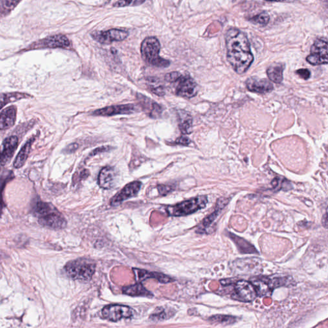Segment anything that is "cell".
Returning a JSON list of instances; mask_svg holds the SVG:
<instances>
[{
    "mask_svg": "<svg viewBox=\"0 0 328 328\" xmlns=\"http://www.w3.org/2000/svg\"><path fill=\"white\" fill-rule=\"evenodd\" d=\"M246 87L249 91L259 94L269 93L274 89L273 84L265 78L250 77L245 82Z\"/></svg>",
    "mask_w": 328,
    "mask_h": 328,
    "instance_id": "15",
    "label": "cell"
},
{
    "mask_svg": "<svg viewBox=\"0 0 328 328\" xmlns=\"http://www.w3.org/2000/svg\"><path fill=\"white\" fill-rule=\"evenodd\" d=\"M257 296V293L254 286L251 282L245 280L237 281L231 294L233 299L245 303L253 301Z\"/></svg>",
    "mask_w": 328,
    "mask_h": 328,
    "instance_id": "8",
    "label": "cell"
},
{
    "mask_svg": "<svg viewBox=\"0 0 328 328\" xmlns=\"http://www.w3.org/2000/svg\"><path fill=\"white\" fill-rule=\"evenodd\" d=\"M229 198H220L217 201L216 207L215 210L212 214L209 215L208 217L204 219L201 223L200 226L197 229V232L203 233L206 232L207 229H208L210 225L214 222L215 219L217 218L219 215L220 214L223 209L228 204Z\"/></svg>",
    "mask_w": 328,
    "mask_h": 328,
    "instance_id": "17",
    "label": "cell"
},
{
    "mask_svg": "<svg viewBox=\"0 0 328 328\" xmlns=\"http://www.w3.org/2000/svg\"><path fill=\"white\" fill-rule=\"evenodd\" d=\"M225 41L227 60L237 73H244L254 60L246 34L236 28H231L225 34Z\"/></svg>",
    "mask_w": 328,
    "mask_h": 328,
    "instance_id": "1",
    "label": "cell"
},
{
    "mask_svg": "<svg viewBox=\"0 0 328 328\" xmlns=\"http://www.w3.org/2000/svg\"><path fill=\"white\" fill-rule=\"evenodd\" d=\"M19 140L17 137H9L4 140L0 148V170L6 166L13 158L17 150Z\"/></svg>",
    "mask_w": 328,
    "mask_h": 328,
    "instance_id": "12",
    "label": "cell"
},
{
    "mask_svg": "<svg viewBox=\"0 0 328 328\" xmlns=\"http://www.w3.org/2000/svg\"><path fill=\"white\" fill-rule=\"evenodd\" d=\"M149 84L148 86L151 91L156 94L157 96H163L165 95V89L164 86L159 84V82H157V78H150L148 79Z\"/></svg>",
    "mask_w": 328,
    "mask_h": 328,
    "instance_id": "31",
    "label": "cell"
},
{
    "mask_svg": "<svg viewBox=\"0 0 328 328\" xmlns=\"http://www.w3.org/2000/svg\"><path fill=\"white\" fill-rule=\"evenodd\" d=\"M102 312L104 319L112 322H117L122 319H128L132 317L134 311L127 306L110 305L104 307Z\"/></svg>",
    "mask_w": 328,
    "mask_h": 328,
    "instance_id": "10",
    "label": "cell"
},
{
    "mask_svg": "<svg viewBox=\"0 0 328 328\" xmlns=\"http://www.w3.org/2000/svg\"><path fill=\"white\" fill-rule=\"evenodd\" d=\"M190 140L185 136L180 137V138H177L176 141H175V144L183 145V146H188L190 144Z\"/></svg>",
    "mask_w": 328,
    "mask_h": 328,
    "instance_id": "38",
    "label": "cell"
},
{
    "mask_svg": "<svg viewBox=\"0 0 328 328\" xmlns=\"http://www.w3.org/2000/svg\"><path fill=\"white\" fill-rule=\"evenodd\" d=\"M70 46L71 43L66 35H55L50 36L32 43L27 50L44 49V48H67Z\"/></svg>",
    "mask_w": 328,
    "mask_h": 328,
    "instance_id": "9",
    "label": "cell"
},
{
    "mask_svg": "<svg viewBox=\"0 0 328 328\" xmlns=\"http://www.w3.org/2000/svg\"><path fill=\"white\" fill-rule=\"evenodd\" d=\"M307 61L313 66L328 64V40L327 38H319L315 40L311 47V54L307 57Z\"/></svg>",
    "mask_w": 328,
    "mask_h": 328,
    "instance_id": "7",
    "label": "cell"
},
{
    "mask_svg": "<svg viewBox=\"0 0 328 328\" xmlns=\"http://www.w3.org/2000/svg\"><path fill=\"white\" fill-rule=\"evenodd\" d=\"M137 98L143 111L146 112L150 118H160L162 113V106L160 104L142 94H137Z\"/></svg>",
    "mask_w": 328,
    "mask_h": 328,
    "instance_id": "16",
    "label": "cell"
},
{
    "mask_svg": "<svg viewBox=\"0 0 328 328\" xmlns=\"http://www.w3.org/2000/svg\"><path fill=\"white\" fill-rule=\"evenodd\" d=\"M88 175H89V172H88V170H85L82 171V172L80 173L79 177L80 180H84V179L87 178Z\"/></svg>",
    "mask_w": 328,
    "mask_h": 328,
    "instance_id": "40",
    "label": "cell"
},
{
    "mask_svg": "<svg viewBox=\"0 0 328 328\" xmlns=\"http://www.w3.org/2000/svg\"><path fill=\"white\" fill-rule=\"evenodd\" d=\"M19 3V1H9V0L0 1V17H5L9 15Z\"/></svg>",
    "mask_w": 328,
    "mask_h": 328,
    "instance_id": "30",
    "label": "cell"
},
{
    "mask_svg": "<svg viewBox=\"0 0 328 328\" xmlns=\"http://www.w3.org/2000/svg\"><path fill=\"white\" fill-rule=\"evenodd\" d=\"M122 292L126 295H131V296H143V297H152V293L149 292L148 290L145 289L144 286L141 283H138L136 284L128 286V287H124L122 289Z\"/></svg>",
    "mask_w": 328,
    "mask_h": 328,
    "instance_id": "26",
    "label": "cell"
},
{
    "mask_svg": "<svg viewBox=\"0 0 328 328\" xmlns=\"http://www.w3.org/2000/svg\"><path fill=\"white\" fill-rule=\"evenodd\" d=\"M211 324H220L223 325H229L234 324L237 321V318L234 316L228 315H215L209 318Z\"/></svg>",
    "mask_w": 328,
    "mask_h": 328,
    "instance_id": "29",
    "label": "cell"
},
{
    "mask_svg": "<svg viewBox=\"0 0 328 328\" xmlns=\"http://www.w3.org/2000/svg\"><path fill=\"white\" fill-rule=\"evenodd\" d=\"M142 183L136 181L126 185L120 192L118 193L110 201L112 207L118 206L128 199L136 196L141 188Z\"/></svg>",
    "mask_w": 328,
    "mask_h": 328,
    "instance_id": "14",
    "label": "cell"
},
{
    "mask_svg": "<svg viewBox=\"0 0 328 328\" xmlns=\"http://www.w3.org/2000/svg\"><path fill=\"white\" fill-rule=\"evenodd\" d=\"M35 138H30L22 148L19 154H17L16 157L15 162H14V166L15 168L19 169L22 168L25 165L26 161H27L28 157L29 156L30 150H31L32 144L35 141Z\"/></svg>",
    "mask_w": 328,
    "mask_h": 328,
    "instance_id": "23",
    "label": "cell"
},
{
    "mask_svg": "<svg viewBox=\"0 0 328 328\" xmlns=\"http://www.w3.org/2000/svg\"><path fill=\"white\" fill-rule=\"evenodd\" d=\"M145 1H140V0H136V1H118L114 4V7H128V6H137L140 5L144 3Z\"/></svg>",
    "mask_w": 328,
    "mask_h": 328,
    "instance_id": "33",
    "label": "cell"
},
{
    "mask_svg": "<svg viewBox=\"0 0 328 328\" xmlns=\"http://www.w3.org/2000/svg\"><path fill=\"white\" fill-rule=\"evenodd\" d=\"M17 117V108L11 106L0 113V130H7L15 125Z\"/></svg>",
    "mask_w": 328,
    "mask_h": 328,
    "instance_id": "18",
    "label": "cell"
},
{
    "mask_svg": "<svg viewBox=\"0 0 328 328\" xmlns=\"http://www.w3.org/2000/svg\"><path fill=\"white\" fill-rule=\"evenodd\" d=\"M173 84H174L175 93L180 97L192 98L198 94V84L190 76L180 73Z\"/></svg>",
    "mask_w": 328,
    "mask_h": 328,
    "instance_id": "6",
    "label": "cell"
},
{
    "mask_svg": "<svg viewBox=\"0 0 328 328\" xmlns=\"http://www.w3.org/2000/svg\"><path fill=\"white\" fill-rule=\"evenodd\" d=\"M33 212L39 224L46 228L61 229L67 226L65 217L52 203L37 201L34 205Z\"/></svg>",
    "mask_w": 328,
    "mask_h": 328,
    "instance_id": "2",
    "label": "cell"
},
{
    "mask_svg": "<svg viewBox=\"0 0 328 328\" xmlns=\"http://www.w3.org/2000/svg\"><path fill=\"white\" fill-rule=\"evenodd\" d=\"M269 20H270V16L266 12H263L259 15L254 16L249 19V21L251 23L257 24L261 26L267 25L269 23Z\"/></svg>",
    "mask_w": 328,
    "mask_h": 328,
    "instance_id": "32",
    "label": "cell"
},
{
    "mask_svg": "<svg viewBox=\"0 0 328 328\" xmlns=\"http://www.w3.org/2000/svg\"><path fill=\"white\" fill-rule=\"evenodd\" d=\"M68 277L74 280L88 281L96 271V263L91 259H78L69 261L64 267Z\"/></svg>",
    "mask_w": 328,
    "mask_h": 328,
    "instance_id": "3",
    "label": "cell"
},
{
    "mask_svg": "<svg viewBox=\"0 0 328 328\" xmlns=\"http://www.w3.org/2000/svg\"><path fill=\"white\" fill-rule=\"evenodd\" d=\"M229 237L235 243L240 253H242V254H256V253H258L254 245L251 244L248 241L245 240L244 239L241 238V237L233 234L232 233H229Z\"/></svg>",
    "mask_w": 328,
    "mask_h": 328,
    "instance_id": "22",
    "label": "cell"
},
{
    "mask_svg": "<svg viewBox=\"0 0 328 328\" xmlns=\"http://www.w3.org/2000/svg\"><path fill=\"white\" fill-rule=\"evenodd\" d=\"M296 74H298L300 77L303 78L304 80L309 79V78L311 77V72L310 71L309 69H300L297 70Z\"/></svg>",
    "mask_w": 328,
    "mask_h": 328,
    "instance_id": "34",
    "label": "cell"
},
{
    "mask_svg": "<svg viewBox=\"0 0 328 328\" xmlns=\"http://www.w3.org/2000/svg\"><path fill=\"white\" fill-rule=\"evenodd\" d=\"M32 96L21 92H10V93L0 94V110L7 105L9 103L17 102V101L28 99Z\"/></svg>",
    "mask_w": 328,
    "mask_h": 328,
    "instance_id": "25",
    "label": "cell"
},
{
    "mask_svg": "<svg viewBox=\"0 0 328 328\" xmlns=\"http://www.w3.org/2000/svg\"><path fill=\"white\" fill-rule=\"evenodd\" d=\"M15 178V175L12 172H7L4 173L0 177V216L3 212L5 204H4L3 200V192L4 189L7 184V183Z\"/></svg>",
    "mask_w": 328,
    "mask_h": 328,
    "instance_id": "28",
    "label": "cell"
},
{
    "mask_svg": "<svg viewBox=\"0 0 328 328\" xmlns=\"http://www.w3.org/2000/svg\"><path fill=\"white\" fill-rule=\"evenodd\" d=\"M136 111V106L134 104H118L96 110L92 112V115L95 116L108 117L134 114Z\"/></svg>",
    "mask_w": 328,
    "mask_h": 328,
    "instance_id": "13",
    "label": "cell"
},
{
    "mask_svg": "<svg viewBox=\"0 0 328 328\" xmlns=\"http://www.w3.org/2000/svg\"><path fill=\"white\" fill-rule=\"evenodd\" d=\"M284 69V65L281 63L275 64L271 66L267 70L269 80L276 84H281L283 80Z\"/></svg>",
    "mask_w": 328,
    "mask_h": 328,
    "instance_id": "24",
    "label": "cell"
},
{
    "mask_svg": "<svg viewBox=\"0 0 328 328\" xmlns=\"http://www.w3.org/2000/svg\"><path fill=\"white\" fill-rule=\"evenodd\" d=\"M256 290L257 295H263L267 294L271 290L270 287V279L265 277H257L253 279L252 282Z\"/></svg>",
    "mask_w": 328,
    "mask_h": 328,
    "instance_id": "27",
    "label": "cell"
},
{
    "mask_svg": "<svg viewBox=\"0 0 328 328\" xmlns=\"http://www.w3.org/2000/svg\"><path fill=\"white\" fill-rule=\"evenodd\" d=\"M150 318L153 321H162V320L166 319V316L165 315L164 311H161L158 312H155L152 315H151Z\"/></svg>",
    "mask_w": 328,
    "mask_h": 328,
    "instance_id": "35",
    "label": "cell"
},
{
    "mask_svg": "<svg viewBox=\"0 0 328 328\" xmlns=\"http://www.w3.org/2000/svg\"><path fill=\"white\" fill-rule=\"evenodd\" d=\"M160 43L155 37L146 38L142 41L140 52L144 61L156 68H167L170 66V60L160 57Z\"/></svg>",
    "mask_w": 328,
    "mask_h": 328,
    "instance_id": "4",
    "label": "cell"
},
{
    "mask_svg": "<svg viewBox=\"0 0 328 328\" xmlns=\"http://www.w3.org/2000/svg\"><path fill=\"white\" fill-rule=\"evenodd\" d=\"M116 172L111 167H104L103 168L98 176V185L101 188L110 189L114 186Z\"/></svg>",
    "mask_w": 328,
    "mask_h": 328,
    "instance_id": "19",
    "label": "cell"
},
{
    "mask_svg": "<svg viewBox=\"0 0 328 328\" xmlns=\"http://www.w3.org/2000/svg\"><path fill=\"white\" fill-rule=\"evenodd\" d=\"M135 275L137 281H141L149 278L157 279L159 282L167 283L172 282L173 279L164 274L149 272L142 269H134Z\"/></svg>",
    "mask_w": 328,
    "mask_h": 328,
    "instance_id": "20",
    "label": "cell"
},
{
    "mask_svg": "<svg viewBox=\"0 0 328 328\" xmlns=\"http://www.w3.org/2000/svg\"><path fill=\"white\" fill-rule=\"evenodd\" d=\"M158 190L160 195L165 196V195L168 194L169 192H170L171 191L173 190V189L172 187L160 185V186H158Z\"/></svg>",
    "mask_w": 328,
    "mask_h": 328,
    "instance_id": "37",
    "label": "cell"
},
{
    "mask_svg": "<svg viewBox=\"0 0 328 328\" xmlns=\"http://www.w3.org/2000/svg\"><path fill=\"white\" fill-rule=\"evenodd\" d=\"M207 203L208 200L206 196H199L183 201L178 204L169 206L167 207L166 211L171 216H185L204 208Z\"/></svg>",
    "mask_w": 328,
    "mask_h": 328,
    "instance_id": "5",
    "label": "cell"
},
{
    "mask_svg": "<svg viewBox=\"0 0 328 328\" xmlns=\"http://www.w3.org/2000/svg\"><path fill=\"white\" fill-rule=\"evenodd\" d=\"M78 148V144L77 143H72V144L66 147V148L64 150V152L66 154H72V153L75 152Z\"/></svg>",
    "mask_w": 328,
    "mask_h": 328,
    "instance_id": "39",
    "label": "cell"
},
{
    "mask_svg": "<svg viewBox=\"0 0 328 328\" xmlns=\"http://www.w3.org/2000/svg\"><path fill=\"white\" fill-rule=\"evenodd\" d=\"M177 114L181 132L184 135L190 134L192 132V118L191 115L184 110H178Z\"/></svg>",
    "mask_w": 328,
    "mask_h": 328,
    "instance_id": "21",
    "label": "cell"
},
{
    "mask_svg": "<svg viewBox=\"0 0 328 328\" xmlns=\"http://www.w3.org/2000/svg\"><path fill=\"white\" fill-rule=\"evenodd\" d=\"M128 32L121 29H111L108 31L94 32L91 34L92 37L98 43L109 44L113 42L122 41L126 39Z\"/></svg>",
    "mask_w": 328,
    "mask_h": 328,
    "instance_id": "11",
    "label": "cell"
},
{
    "mask_svg": "<svg viewBox=\"0 0 328 328\" xmlns=\"http://www.w3.org/2000/svg\"><path fill=\"white\" fill-rule=\"evenodd\" d=\"M112 149V147L109 146L99 147V148H96L95 150L92 151L90 155L94 156L98 154H101V153L109 152Z\"/></svg>",
    "mask_w": 328,
    "mask_h": 328,
    "instance_id": "36",
    "label": "cell"
}]
</instances>
